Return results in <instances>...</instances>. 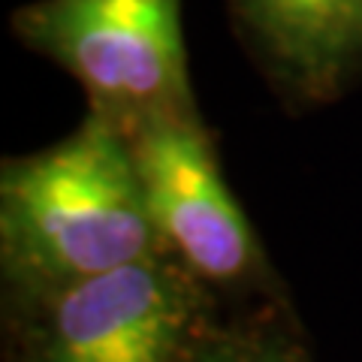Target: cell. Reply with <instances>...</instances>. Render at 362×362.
I'll return each instance as SVG.
<instances>
[{
  "instance_id": "cell-1",
  "label": "cell",
  "mask_w": 362,
  "mask_h": 362,
  "mask_svg": "<svg viewBox=\"0 0 362 362\" xmlns=\"http://www.w3.org/2000/svg\"><path fill=\"white\" fill-rule=\"evenodd\" d=\"M0 245L9 278L45 299L76 281L151 257L160 239L130 136L90 109L58 145L6 160Z\"/></svg>"
},
{
  "instance_id": "cell-2",
  "label": "cell",
  "mask_w": 362,
  "mask_h": 362,
  "mask_svg": "<svg viewBox=\"0 0 362 362\" xmlns=\"http://www.w3.org/2000/svg\"><path fill=\"white\" fill-rule=\"evenodd\" d=\"M13 30L124 133L194 112L181 0H33L13 13Z\"/></svg>"
},
{
  "instance_id": "cell-4",
  "label": "cell",
  "mask_w": 362,
  "mask_h": 362,
  "mask_svg": "<svg viewBox=\"0 0 362 362\" xmlns=\"http://www.w3.org/2000/svg\"><path fill=\"white\" fill-rule=\"evenodd\" d=\"M33 362H181L194 299L157 254L52 293Z\"/></svg>"
},
{
  "instance_id": "cell-5",
  "label": "cell",
  "mask_w": 362,
  "mask_h": 362,
  "mask_svg": "<svg viewBox=\"0 0 362 362\" xmlns=\"http://www.w3.org/2000/svg\"><path fill=\"white\" fill-rule=\"evenodd\" d=\"M233 13L302 97H329L362 70V0H233Z\"/></svg>"
},
{
  "instance_id": "cell-3",
  "label": "cell",
  "mask_w": 362,
  "mask_h": 362,
  "mask_svg": "<svg viewBox=\"0 0 362 362\" xmlns=\"http://www.w3.org/2000/svg\"><path fill=\"white\" fill-rule=\"evenodd\" d=\"M127 136L160 245L214 284L251 278L259 263L254 230L223 181L197 112L145 121Z\"/></svg>"
},
{
  "instance_id": "cell-6",
  "label": "cell",
  "mask_w": 362,
  "mask_h": 362,
  "mask_svg": "<svg viewBox=\"0 0 362 362\" xmlns=\"http://www.w3.org/2000/svg\"><path fill=\"white\" fill-rule=\"evenodd\" d=\"M190 362H302V356L278 341H221L202 347Z\"/></svg>"
}]
</instances>
